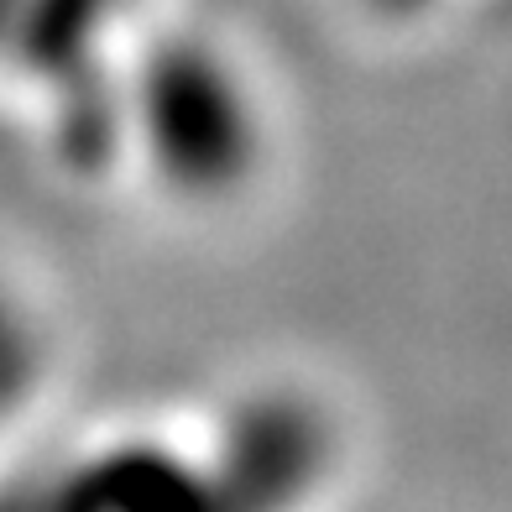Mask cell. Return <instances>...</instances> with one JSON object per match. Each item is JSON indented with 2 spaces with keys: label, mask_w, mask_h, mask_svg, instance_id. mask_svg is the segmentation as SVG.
Returning <instances> with one entry per match:
<instances>
[{
  "label": "cell",
  "mask_w": 512,
  "mask_h": 512,
  "mask_svg": "<svg viewBox=\"0 0 512 512\" xmlns=\"http://www.w3.org/2000/svg\"><path fill=\"white\" fill-rule=\"evenodd\" d=\"M277 162V100L209 27L136 32L115 79V168L183 215H225Z\"/></svg>",
  "instance_id": "obj_1"
},
{
  "label": "cell",
  "mask_w": 512,
  "mask_h": 512,
  "mask_svg": "<svg viewBox=\"0 0 512 512\" xmlns=\"http://www.w3.org/2000/svg\"><path fill=\"white\" fill-rule=\"evenodd\" d=\"M147 0H32L16 79L48 110L53 142L74 168H115V79Z\"/></svg>",
  "instance_id": "obj_2"
},
{
  "label": "cell",
  "mask_w": 512,
  "mask_h": 512,
  "mask_svg": "<svg viewBox=\"0 0 512 512\" xmlns=\"http://www.w3.org/2000/svg\"><path fill=\"white\" fill-rule=\"evenodd\" d=\"M199 439L215 476V507H298L340 471V424L314 387L293 382L241 387Z\"/></svg>",
  "instance_id": "obj_3"
},
{
  "label": "cell",
  "mask_w": 512,
  "mask_h": 512,
  "mask_svg": "<svg viewBox=\"0 0 512 512\" xmlns=\"http://www.w3.org/2000/svg\"><path fill=\"white\" fill-rule=\"evenodd\" d=\"M58 507H215L199 429H115L63 455L48 481Z\"/></svg>",
  "instance_id": "obj_4"
},
{
  "label": "cell",
  "mask_w": 512,
  "mask_h": 512,
  "mask_svg": "<svg viewBox=\"0 0 512 512\" xmlns=\"http://www.w3.org/2000/svg\"><path fill=\"white\" fill-rule=\"evenodd\" d=\"M58 324L27 283V267H16L0 251V434L21 429L48 403L58 377Z\"/></svg>",
  "instance_id": "obj_5"
},
{
  "label": "cell",
  "mask_w": 512,
  "mask_h": 512,
  "mask_svg": "<svg viewBox=\"0 0 512 512\" xmlns=\"http://www.w3.org/2000/svg\"><path fill=\"white\" fill-rule=\"evenodd\" d=\"M351 6H356V16H366L382 32H418L445 16L455 0H351Z\"/></svg>",
  "instance_id": "obj_6"
},
{
  "label": "cell",
  "mask_w": 512,
  "mask_h": 512,
  "mask_svg": "<svg viewBox=\"0 0 512 512\" xmlns=\"http://www.w3.org/2000/svg\"><path fill=\"white\" fill-rule=\"evenodd\" d=\"M27 6L32 0H0V79H16L21 42H27Z\"/></svg>",
  "instance_id": "obj_7"
}]
</instances>
